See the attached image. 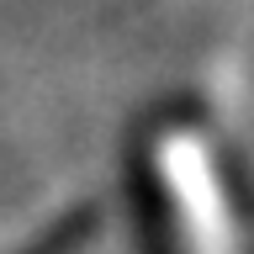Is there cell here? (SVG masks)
Returning <instances> with one entry per match:
<instances>
[{
  "label": "cell",
  "mask_w": 254,
  "mask_h": 254,
  "mask_svg": "<svg viewBox=\"0 0 254 254\" xmlns=\"http://www.w3.org/2000/svg\"><path fill=\"white\" fill-rule=\"evenodd\" d=\"M154 175L175 206L180 249L186 254H238V222L228 206V190L217 180V159L201 132L170 127L154 143Z\"/></svg>",
  "instance_id": "obj_1"
}]
</instances>
